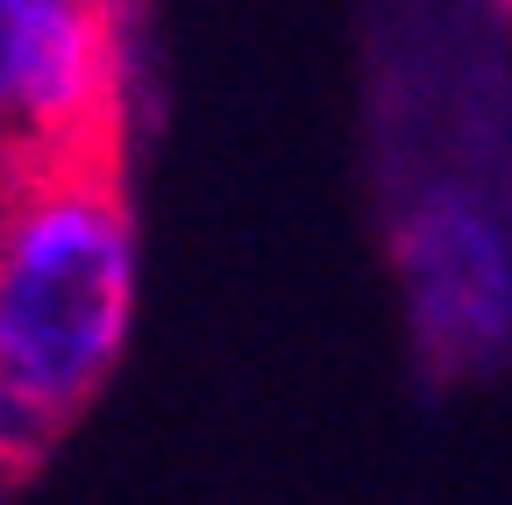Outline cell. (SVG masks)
Wrapping results in <instances>:
<instances>
[{"label":"cell","instance_id":"1","mask_svg":"<svg viewBox=\"0 0 512 505\" xmlns=\"http://www.w3.org/2000/svg\"><path fill=\"white\" fill-rule=\"evenodd\" d=\"M136 221L121 164L0 171V470H29L86 413L128 335Z\"/></svg>","mask_w":512,"mask_h":505},{"label":"cell","instance_id":"2","mask_svg":"<svg viewBox=\"0 0 512 505\" xmlns=\"http://www.w3.org/2000/svg\"><path fill=\"white\" fill-rule=\"evenodd\" d=\"M121 164V8L0 0V171Z\"/></svg>","mask_w":512,"mask_h":505},{"label":"cell","instance_id":"3","mask_svg":"<svg viewBox=\"0 0 512 505\" xmlns=\"http://www.w3.org/2000/svg\"><path fill=\"white\" fill-rule=\"evenodd\" d=\"M399 271L420 342L441 363H477L512 342V249L470 200H427L399 228Z\"/></svg>","mask_w":512,"mask_h":505}]
</instances>
